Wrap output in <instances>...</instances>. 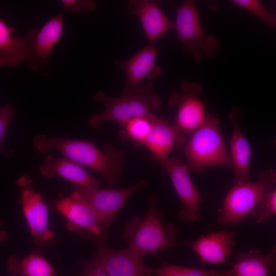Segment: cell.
<instances>
[{
    "mask_svg": "<svg viewBox=\"0 0 276 276\" xmlns=\"http://www.w3.org/2000/svg\"><path fill=\"white\" fill-rule=\"evenodd\" d=\"M236 235L234 231L213 232L202 235L193 241L182 244L190 246L202 263H225L227 257L233 252Z\"/></svg>",
    "mask_w": 276,
    "mask_h": 276,
    "instance_id": "9a60e30c",
    "label": "cell"
},
{
    "mask_svg": "<svg viewBox=\"0 0 276 276\" xmlns=\"http://www.w3.org/2000/svg\"><path fill=\"white\" fill-rule=\"evenodd\" d=\"M61 3L64 9L73 12L93 11L97 7L96 3L91 0H63Z\"/></svg>",
    "mask_w": 276,
    "mask_h": 276,
    "instance_id": "4316f807",
    "label": "cell"
},
{
    "mask_svg": "<svg viewBox=\"0 0 276 276\" xmlns=\"http://www.w3.org/2000/svg\"><path fill=\"white\" fill-rule=\"evenodd\" d=\"M15 111L9 104L0 108V145L3 141L9 124Z\"/></svg>",
    "mask_w": 276,
    "mask_h": 276,
    "instance_id": "83f0119b",
    "label": "cell"
},
{
    "mask_svg": "<svg viewBox=\"0 0 276 276\" xmlns=\"http://www.w3.org/2000/svg\"><path fill=\"white\" fill-rule=\"evenodd\" d=\"M276 214V189L274 187L264 197L256 209L254 216L258 223L268 220Z\"/></svg>",
    "mask_w": 276,
    "mask_h": 276,
    "instance_id": "484cf974",
    "label": "cell"
},
{
    "mask_svg": "<svg viewBox=\"0 0 276 276\" xmlns=\"http://www.w3.org/2000/svg\"><path fill=\"white\" fill-rule=\"evenodd\" d=\"M33 144L41 153L55 149L65 158L93 169L110 186L119 181L124 168L125 153L111 144L101 150L91 142L49 137L43 134L34 137Z\"/></svg>",
    "mask_w": 276,
    "mask_h": 276,
    "instance_id": "6da1fadb",
    "label": "cell"
},
{
    "mask_svg": "<svg viewBox=\"0 0 276 276\" xmlns=\"http://www.w3.org/2000/svg\"><path fill=\"white\" fill-rule=\"evenodd\" d=\"M84 276H109V275L101 268L93 263L88 269Z\"/></svg>",
    "mask_w": 276,
    "mask_h": 276,
    "instance_id": "f1b7e54d",
    "label": "cell"
},
{
    "mask_svg": "<svg viewBox=\"0 0 276 276\" xmlns=\"http://www.w3.org/2000/svg\"><path fill=\"white\" fill-rule=\"evenodd\" d=\"M40 173L49 178L55 174L88 189H99L100 182L86 171L81 165L65 157L57 158L49 155L39 166Z\"/></svg>",
    "mask_w": 276,
    "mask_h": 276,
    "instance_id": "e0dca14e",
    "label": "cell"
},
{
    "mask_svg": "<svg viewBox=\"0 0 276 276\" xmlns=\"http://www.w3.org/2000/svg\"><path fill=\"white\" fill-rule=\"evenodd\" d=\"M8 269L11 273L24 276H55V269L42 256L32 254L22 258L10 257Z\"/></svg>",
    "mask_w": 276,
    "mask_h": 276,
    "instance_id": "7402d4cb",
    "label": "cell"
},
{
    "mask_svg": "<svg viewBox=\"0 0 276 276\" xmlns=\"http://www.w3.org/2000/svg\"><path fill=\"white\" fill-rule=\"evenodd\" d=\"M146 184V181L142 179L130 187L121 189L90 190L76 186L74 192L93 208L107 229L125 203Z\"/></svg>",
    "mask_w": 276,
    "mask_h": 276,
    "instance_id": "7c38bea8",
    "label": "cell"
},
{
    "mask_svg": "<svg viewBox=\"0 0 276 276\" xmlns=\"http://www.w3.org/2000/svg\"><path fill=\"white\" fill-rule=\"evenodd\" d=\"M15 29L0 18V67L15 66L26 61L25 37L13 36Z\"/></svg>",
    "mask_w": 276,
    "mask_h": 276,
    "instance_id": "44dd1931",
    "label": "cell"
},
{
    "mask_svg": "<svg viewBox=\"0 0 276 276\" xmlns=\"http://www.w3.org/2000/svg\"><path fill=\"white\" fill-rule=\"evenodd\" d=\"M143 145L159 161L167 157L174 147L178 146V135L173 125L156 116Z\"/></svg>",
    "mask_w": 276,
    "mask_h": 276,
    "instance_id": "ffe728a7",
    "label": "cell"
},
{
    "mask_svg": "<svg viewBox=\"0 0 276 276\" xmlns=\"http://www.w3.org/2000/svg\"><path fill=\"white\" fill-rule=\"evenodd\" d=\"M157 51V47L149 44L124 61H114L126 79L122 94L135 92L147 78L155 79L159 76L162 70L156 63Z\"/></svg>",
    "mask_w": 276,
    "mask_h": 276,
    "instance_id": "5bb4252c",
    "label": "cell"
},
{
    "mask_svg": "<svg viewBox=\"0 0 276 276\" xmlns=\"http://www.w3.org/2000/svg\"><path fill=\"white\" fill-rule=\"evenodd\" d=\"M159 162L168 174L181 202L179 219L183 222L198 221L202 198L191 178L187 165L176 157H167Z\"/></svg>",
    "mask_w": 276,
    "mask_h": 276,
    "instance_id": "30bf717a",
    "label": "cell"
},
{
    "mask_svg": "<svg viewBox=\"0 0 276 276\" xmlns=\"http://www.w3.org/2000/svg\"><path fill=\"white\" fill-rule=\"evenodd\" d=\"M189 170L222 166L232 167L216 114L206 113L203 124L188 139L183 149Z\"/></svg>",
    "mask_w": 276,
    "mask_h": 276,
    "instance_id": "5b68a950",
    "label": "cell"
},
{
    "mask_svg": "<svg viewBox=\"0 0 276 276\" xmlns=\"http://www.w3.org/2000/svg\"><path fill=\"white\" fill-rule=\"evenodd\" d=\"M155 116L152 113L127 121L122 125L124 128L122 135L134 143L143 145L151 130Z\"/></svg>",
    "mask_w": 276,
    "mask_h": 276,
    "instance_id": "603a6c76",
    "label": "cell"
},
{
    "mask_svg": "<svg viewBox=\"0 0 276 276\" xmlns=\"http://www.w3.org/2000/svg\"><path fill=\"white\" fill-rule=\"evenodd\" d=\"M157 276H229L228 270L219 272L204 268H192L164 262L153 269Z\"/></svg>",
    "mask_w": 276,
    "mask_h": 276,
    "instance_id": "cb8c5ba5",
    "label": "cell"
},
{
    "mask_svg": "<svg viewBox=\"0 0 276 276\" xmlns=\"http://www.w3.org/2000/svg\"><path fill=\"white\" fill-rule=\"evenodd\" d=\"M229 118L233 125L230 156L235 176L233 183L248 182L250 181L251 147L241 129L238 110H233Z\"/></svg>",
    "mask_w": 276,
    "mask_h": 276,
    "instance_id": "ac0fdd59",
    "label": "cell"
},
{
    "mask_svg": "<svg viewBox=\"0 0 276 276\" xmlns=\"http://www.w3.org/2000/svg\"><path fill=\"white\" fill-rule=\"evenodd\" d=\"M176 226L165 223L155 196H151L149 209L143 218L133 216L126 222L122 238L128 248L144 257L167 249L175 244Z\"/></svg>",
    "mask_w": 276,
    "mask_h": 276,
    "instance_id": "7a4b0ae2",
    "label": "cell"
},
{
    "mask_svg": "<svg viewBox=\"0 0 276 276\" xmlns=\"http://www.w3.org/2000/svg\"><path fill=\"white\" fill-rule=\"evenodd\" d=\"M276 173L272 168L261 170L254 182L233 183L227 191L222 206L218 210L217 221L239 225L254 213L266 195L275 187Z\"/></svg>",
    "mask_w": 276,
    "mask_h": 276,
    "instance_id": "277c9868",
    "label": "cell"
},
{
    "mask_svg": "<svg viewBox=\"0 0 276 276\" xmlns=\"http://www.w3.org/2000/svg\"><path fill=\"white\" fill-rule=\"evenodd\" d=\"M98 254L94 264L109 276H152L153 269L144 263V257L128 247L122 250L109 248L106 239L96 242Z\"/></svg>",
    "mask_w": 276,
    "mask_h": 276,
    "instance_id": "4fadbf2b",
    "label": "cell"
},
{
    "mask_svg": "<svg viewBox=\"0 0 276 276\" xmlns=\"http://www.w3.org/2000/svg\"><path fill=\"white\" fill-rule=\"evenodd\" d=\"M276 246L266 255L252 248L239 252L233 266L228 270L229 276H270L275 273Z\"/></svg>",
    "mask_w": 276,
    "mask_h": 276,
    "instance_id": "d6986e66",
    "label": "cell"
},
{
    "mask_svg": "<svg viewBox=\"0 0 276 276\" xmlns=\"http://www.w3.org/2000/svg\"><path fill=\"white\" fill-rule=\"evenodd\" d=\"M154 88V83L149 82L140 85L133 93L121 94L114 97L103 91H98L94 100L102 103L105 109L93 115L88 120L89 124L97 129L104 122L114 121L122 125L132 119L151 114V108L158 109L162 103L159 95L153 92Z\"/></svg>",
    "mask_w": 276,
    "mask_h": 276,
    "instance_id": "3957f363",
    "label": "cell"
},
{
    "mask_svg": "<svg viewBox=\"0 0 276 276\" xmlns=\"http://www.w3.org/2000/svg\"><path fill=\"white\" fill-rule=\"evenodd\" d=\"M233 3L252 13L271 28L276 26L275 16L270 13L257 0H234Z\"/></svg>",
    "mask_w": 276,
    "mask_h": 276,
    "instance_id": "d4e9b609",
    "label": "cell"
},
{
    "mask_svg": "<svg viewBox=\"0 0 276 276\" xmlns=\"http://www.w3.org/2000/svg\"><path fill=\"white\" fill-rule=\"evenodd\" d=\"M54 207L65 217L71 231L96 242L106 239L107 229L97 213L74 192L70 196L56 200Z\"/></svg>",
    "mask_w": 276,
    "mask_h": 276,
    "instance_id": "ba28073f",
    "label": "cell"
},
{
    "mask_svg": "<svg viewBox=\"0 0 276 276\" xmlns=\"http://www.w3.org/2000/svg\"><path fill=\"white\" fill-rule=\"evenodd\" d=\"M127 7L132 15L139 18L150 44L155 45L161 37L174 29V22L153 1L131 0L127 3Z\"/></svg>",
    "mask_w": 276,
    "mask_h": 276,
    "instance_id": "2e32d148",
    "label": "cell"
},
{
    "mask_svg": "<svg viewBox=\"0 0 276 276\" xmlns=\"http://www.w3.org/2000/svg\"><path fill=\"white\" fill-rule=\"evenodd\" d=\"M2 225V222L1 221H0V227H1ZM8 238V233L4 231H0V241L1 242H5L6 241Z\"/></svg>",
    "mask_w": 276,
    "mask_h": 276,
    "instance_id": "f546056e",
    "label": "cell"
},
{
    "mask_svg": "<svg viewBox=\"0 0 276 276\" xmlns=\"http://www.w3.org/2000/svg\"><path fill=\"white\" fill-rule=\"evenodd\" d=\"M180 90V93H174L169 100L171 106L177 107L173 125L178 135V146L187 141V137L203 124L206 116L203 104L197 96L201 90L199 85L183 82Z\"/></svg>",
    "mask_w": 276,
    "mask_h": 276,
    "instance_id": "52a82bcc",
    "label": "cell"
},
{
    "mask_svg": "<svg viewBox=\"0 0 276 276\" xmlns=\"http://www.w3.org/2000/svg\"><path fill=\"white\" fill-rule=\"evenodd\" d=\"M62 13L48 20L41 27L30 31L25 37L27 43V59L30 67L36 72H43L51 52L60 41L63 32Z\"/></svg>",
    "mask_w": 276,
    "mask_h": 276,
    "instance_id": "8fae6325",
    "label": "cell"
},
{
    "mask_svg": "<svg viewBox=\"0 0 276 276\" xmlns=\"http://www.w3.org/2000/svg\"><path fill=\"white\" fill-rule=\"evenodd\" d=\"M174 25L185 51L195 59L199 60L203 56L210 58L216 54L218 40L214 36L204 34L194 2H182L177 9Z\"/></svg>",
    "mask_w": 276,
    "mask_h": 276,
    "instance_id": "8992f818",
    "label": "cell"
},
{
    "mask_svg": "<svg viewBox=\"0 0 276 276\" xmlns=\"http://www.w3.org/2000/svg\"><path fill=\"white\" fill-rule=\"evenodd\" d=\"M31 183V180L26 175L22 176L17 181L20 189L24 214L36 244L51 246L55 240L48 225V209L41 195L34 191Z\"/></svg>",
    "mask_w": 276,
    "mask_h": 276,
    "instance_id": "9c48e42d",
    "label": "cell"
}]
</instances>
